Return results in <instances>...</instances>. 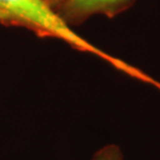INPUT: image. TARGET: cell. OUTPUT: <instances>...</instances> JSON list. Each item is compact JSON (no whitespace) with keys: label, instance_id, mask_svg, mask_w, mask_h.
<instances>
[{"label":"cell","instance_id":"6da1fadb","mask_svg":"<svg viewBox=\"0 0 160 160\" xmlns=\"http://www.w3.org/2000/svg\"><path fill=\"white\" fill-rule=\"evenodd\" d=\"M0 23L4 26L25 28L40 38L60 40L75 50L96 55L114 69L160 91L159 80L80 37L46 0H0Z\"/></svg>","mask_w":160,"mask_h":160},{"label":"cell","instance_id":"7a4b0ae2","mask_svg":"<svg viewBox=\"0 0 160 160\" xmlns=\"http://www.w3.org/2000/svg\"><path fill=\"white\" fill-rule=\"evenodd\" d=\"M133 3L134 0H67L55 11L72 27L83 23L95 15L113 18L128 9Z\"/></svg>","mask_w":160,"mask_h":160},{"label":"cell","instance_id":"3957f363","mask_svg":"<svg viewBox=\"0 0 160 160\" xmlns=\"http://www.w3.org/2000/svg\"><path fill=\"white\" fill-rule=\"evenodd\" d=\"M91 160H124V156L119 146L110 143L98 150Z\"/></svg>","mask_w":160,"mask_h":160},{"label":"cell","instance_id":"277c9868","mask_svg":"<svg viewBox=\"0 0 160 160\" xmlns=\"http://www.w3.org/2000/svg\"><path fill=\"white\" fill-rule=\"evenodd\" d=\"M48 2V4H49L51 8H53L55 9L56 8H58L60 4H62L63 2H66L67 0H46Z\"/></svg>","mask_w":160,"mask_h":160}]
</instances>
